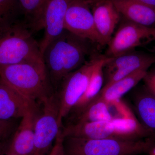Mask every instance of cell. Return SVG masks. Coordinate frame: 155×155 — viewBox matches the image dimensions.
Here are the masks:
<instances>
[{"mask_svg":"<svg viewBox=\"0 0 155 155\" xmlns=\"http://www.w3.org/2000/svg\"><path fill=\"white\" fill-rule=\"evenodd\" d=\"M91 42L64 29L46 48L43 60L55 92L63 79L86 62Z\"/></svg>","mask_w":155,"mask_h":155,"instance_id":"obj_1","label":"cell"},{"mask_svg":"<svg viewBox=\"0 0 155 155\" xmlns=\"http://www.w3.org/2000/svg\"><path fill=\"white\" fill-rule=\"evenodd\" d=\"M0 79L35 105L55 92L43 61L0 66Z\"/></svg>","mask_w":155,"mask_h":155,"instance_id":"obj_2","label":"cell"},{"mask_svg":"<svg viewBox=\"0 0 155 155\" xmlns=\"http://www.w3.org/2000/svg\"><path fill=\"white\" fill-rule=\"evenodd\" d=\"M64 137L138 140L152 137L136 117L69 124L62 127Z\"/></svg>","mask_w":155,"mask_h":155,"instance_id":"obj_3","label":"cell"},{"mask_svg":"<svg viewBox=\"0 0 155 155\" xmlns=\"http://www.w3.org/2000/svg\"><path fill=\"white\" fill-rule=\"evenodd\" d=\"M32 33L20 20L0 28V66L43 61Z\"/></svg>","mask_w":155,"mask_h":155,"instance_id":"obj_4","label":"cell"},{"mask_svg":"<svg viewBox=\"0 0 155 155\" xmlns=\"http://www.w3.org/2000/svg\"><path fill=\"white\" fill-rule=\"evenodd\" d=\"M64 155H136L148 153L155 138L138 140L64 137Z\"/></svg>","mask_w":155,"mask_h":155,"instance_id":"obj_5","label":"cell"},{"mask_svg":"<svg viewBox=\"0 0 155 155\" xmlns=\"http://www.w3.org/2000/svg\"><path fill=\"white\" fill-rule=\"evenodd\" d=\"M103 55L94 54L84 64L69 73L61 81L58 90L59 104V122L69 115L86 91L94 69Z\"/></svg>","mask_w":155,"mask_h":155,"instance_id":"obj_6","label":"cell"},{"mask_svg":"<svg viewBox=\"0 0 155 155\" xmlns=\"http://www.w3.org/2000/svg\"><path fill=\"white\" fill-rule=\"evenodd\" d=\"M41 115L36 118L34 146L31 155H48L63 125L59 122V104L55 92L42 103Z\"/></svg>","mask_w":155,"mask_h":155,"instance_id":"obj_7","label":"cell"},{"mask_svg":"<svg viewBox=\"0 0 155 155\" xmlns=\"http://www.w3.org/2000/svg\"><path fill=\"white\" fill-rule=\"evenodd\" d=\"M125 20L108 44L105 55L114 58L155 41V27H148Z\"/></svg>","mask_w":155,"mask_h":155,"instance_id":"obj_8","label":"cell"},{"mask_svg":"<svg viewBox=\"0 0 155 155\" xmlns=\"http://www.w3.org/2000/svg\"><path fill=\"white\" fill-rule=\"evenodd\" d=\"M89 0H73L66 13L65 30L100 46H104L97 31Z\"/></svg>","mask_w":155,"mask_h":155,"instance_id":"obj_9","label":"cell"},{"mask_svg":"<svg viewBox=\"0 0 155 155\" xmlns=\"http://www.w3.org/2000/svg\"><path fill=\"white\" fill-rule=\"evenodd\" d=\"M155 62V55L132 51L110 58L104 66V86L118 81L139 70H148Z\"/></svg>","mask_w":155,"mask_h":155,"instance_id":"obj_10","label":"cell"},{"mask_svg":"<svg viewBox=\"0 0 155 155\" xmlns=\"http://www.w3.org/2000/svg\"><path fill=\"white\" fill-rule=\"evenodd\" d=\"M73 0H46L43 12L44 36L39 43L42 55L46 48L64 30L66 13Z\"/></svg>","mask_w":155,"mask_h":155,"instance_id":"obj_11","label":"cell"},{"mask_svg":"<svg viewBox=\"0 0 155 155\" xmlns=\"http://www.w3.org/2000/svg\"><path fill=\"white\" fill-rule=\"evenodd\" d=\"M90 3L97 31L104 46L112 38L122 16L111 0H96Z\"/></svg>","mask_w":155,"mask_h":155,"instance_id":"obj_12","label":"cell"},{"mask_svg":"<svg viewBox=\"0 0 155 155\" xmlns=\"http://www.w3.org/2000/svg\"><path fill=\"white\" fill-rule=\"evenodd\" d=\"M32 108L36 105L0 79V120L21 119Z\"/></svg>","mask_w":155,"mask_h":155,"instance_id":"obj_13","label":"cell"},{"mask_svg":"<svg viewBox=\"0 0 155 155\" xmlns=\"http://www.w3.org/2000/svg\"><path fill=\"white\" fill-rule=\"evenodd\" d=\"M35 108H32L21 118L9 148L18 155H31L34 146Z\"/></svg>","mask_w":155,"mask_h":155,"instance_id":"obj_14","label":"cell"},{"mask_svg":"<svg viewBox=\"0 0 155 155\" xmlns=\"http://www.w3.org/2000/svg\"><path fill=\"white\" fill-rule=\"evenodd\" d=\"M122 17L134 23L153 27L155 25V8L134 0H111Z\"/></svg>","mask_w":155,"mask_h":155,"instance_id":"obj_15","label":"cell"},{"mask_svg":"<svg viewBox=\"0 0 155 155\" xmlns=\"http://www.w3.org/2000/svg\"><path fill=\"white\" fill-rule=\"evenodd\" d=\"M110 58L106 55H103L97 64L92 73L86 91L69 114H73L72 117L83 111L99 94L104 81V66Z\"/></svg>","mask_w":155,"mask_h":155,"instance_id":"obj_16","label":"cell"},{"mask_svg":"<svg viewBox=\"0 0 155 155\" xmlns=\"http://www.w3.org/2000/svg\"><path fill=\"white\" fill-rule=\"evenodd\" d=\"M134 102L138 121L155 138V97L144 89L137 92Z\"/></svg>","mask_w":155,"mask_h":155,"instance_id":"obj_17","label":"cell"},{"mask_svg":"<svg viewBox=\"0 0 155 155\" xmlns=\"http://www.w3.org/2000/svg\"><path fill=\"white\" fill-rule=\"evenodd\" d=\"M147 70H139L118 81L103 87L99 95L108 103L120 101L124 95L143 80Z\"/></svg>","mask_w":155,"mask_h":155,"instance_id":"obj_18","label":"cell"},{"mask_svg":"<svg viewBox=\"0 0 155 155\" xmlns=\"http://www.w3.org/2000/svg\"><path fill=\"white\" fill-rule=\"evenodd\" d=\"M114 118L110 103L102 99L100 96L89 104L83 111L73 117L70 124L99 122L110 120Z\"/></svg>","mask_w":155,"mask_h":155,"instance_id":"obj_19","label":"cell"},{"mask_svg":"<svg viewBox=\"0 0 155 155\" xmlns=\"http://www.w3.org/2000/svg\"><path fill=\"white\" fill-rule=\"evenodd\" d=\"M46 0H19L23 22L32 32L43 29V12Z\"/></svg>","mask_w":155,"mask_h":155,"instance_id":"obj_20","label":"cell"},{"mask_svg":"<svg viewBox=\"0 0 155 155\" xmlns=\"http://www.w3.org/2000/svg\"><path fill=\"white\" fill-rule=\"evenodd\" d=\"M19 11V0H0V28L19 21L17 19Z\"/></svg>","mask_w":155,"mask_h":155,"instance_id":"obj_21","label":"cell"},{"mask_svg":"<svg viewBox=\"0 0 155 155\" xmlns=\"http://www.w3.org/2000/svg\"><path fill=\"white\" fill-rule=\"evenodd\" d=\"M12 121L0 120V142L4 141L8 138L14 131V125Z\"/></svg>","mask_w":155,"mask_h":155,"instance_id":"obj_22","label":"cell"},{"mask_svg":"<svg viewBox=\"0 0 155 155\" xmlns=\"http://www.w3.org/2000/svg\"><path fill=\"white\" fill-rule=\"evenodd\" d=\"M62 129L59 131L52 149L48 155H64V141Z\"/></svg>","mask_w":155,"mask_h":155,"instance_id":"obj_23","label":"cell"},{"mask_svg":"<svg viewBox=\"0 0 155 155\" xmlns=\"http://www.w3.org/2000/svg\"><path fill=\"white\" fill-rule=\"evenodd\" d=\"M143 80L145 84V87L155 97V70L147 72Z\"/></svg>","mask_w":155,"mask_h":155,"instance_id":"obj_24","label":"cell"},{"mask_svg":"<svg viewBox=\"0 0 155 155\" xmlns=\"http://www.w3.org/2000/svg\"><path fill=\"white\" fill-rule=\"evenodd\" d=\"M147 6L155 8V0H134Z\"/></svg>","mask_w":155,"mask_h":155,"instance_id":"obj_25","label":"cell"},{"mask_svg":"<svg viewBox=\"0 0 155 155\" xmlns=\"http://www.w3.org/2000/svg\"><path fill=\"white\" fill-rule=\"evenodd\" d=\"M6 149V144L4 141L0 142V155H5Z\"/></svg>","mask_w":155,"mask_h":155,"instance_id":"obj_26","label":"cell"},{"mask_svg":"<svg viewBox=\"0 0 155 155\" xmlns=\"http://www.w3.org/2000/svg\"><path fill=\"white\" fill-rule=\"evenodd\" d=\"M5 155H17V154H16V153L14 152L13 151H12V150L8 148V150L7 151V152H6L5 154Z\"/></svg>","mask_w":155,"mask_h":155,"instance_id":"obj_27","label":"cell"},{"mask_svg":"<svg viewBox=\"0 0 155 155\" xmlns=\"http://www.w3.org/2000/svg\"><path fill=\"white\" fill-rule=\"evenodd\" d=\"M148 153L150 155H155V145L150 149Z\"/></svg>","mask_w":155,"mask_h":155,"instance_id":"obj_28","label":"cell"},{"mask_svg":"<svg viewBox=\"0 0 155 155\" xmlns=\"http://www.w3.org/2000/svg\"><path fill=\"white\" fill-rule=\"evenodd\" d=\"M91 2H93V1H96V0H89Z\"/></svg>","mask_w":155,"mask_h":155,"instance_id":"obj_29","label":"cell"}]
</instances>
